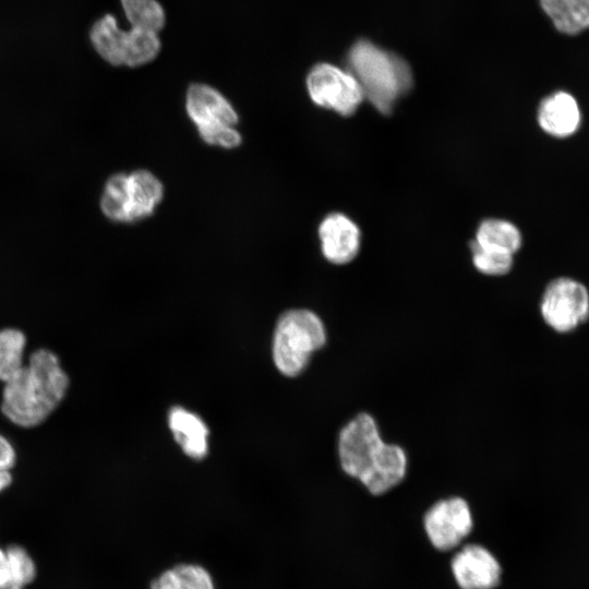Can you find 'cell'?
<instances>
[{
    "instance_id": "obj_1",
    "label": "cell",
    "mask_w": 589,
    "mask_h": 589,
    "mask_svg": "<svg viewBox=\"0 0 589 589\" xmlns=\"http://www.w3.org/2000/svg\"><path fill=\"white\" fill-rule=\"evenodd\" d=\"M337 454L342 472L373 496L390 492L408 473L406 450L382 438L378 423L369 412L357 413L340 429Z\"/></svg>"
},
{
    "instance_id": "obj_2",
    "label": "cell",
    "mask_w": 589,
    "mask_h": 589,
    "mask_svg": "<svg viewBox=\"0 0 589 589\" xmlns=\"http://www.w3.org/2000/svg\"><path fill=\"white\" fill-rule=\"evenodd\" d=\"M70 376L58 354L48 348L29 353L22 366L3 383L0 409L15 426L34 429L61 405Z\"/></svg>"
},
{
    "instance_id": "obj_3",
    "label": "cell",
    "mask_w": 589,
    "mask_h": 589,
    "mask_svg": "<svg viewBox=\"0 0 589 589\" xmlns=\"http://www.w3.org/2000/svg\"><path fill=\"white\" fill-rule=\"evenodd\" d=\"M347 65L364 98L383 115L389 113L396 101L412 85L409 64L401 57L366 39H360L351 46Z\"/></svg>"
},
{
    "instance_id": "obj_4",
    "label": "cell",
    "mask_w": 589,
    "mask_h": 589,
    "mask_svg": "<svg viewBox=\"0 0 589 589\" xmlns=\"http://www.w3.org/2000/svg\"><path fill=\"white\" fill-rule=\"evenodd\" d=\"M326 339L325 325L313 311L296 309L285 312L274 334L273 357L277 369L287 376L299 375Z\"/></svg>"
},
{
    "instance_id": "obj_5",
    "label": "cell",
    "mask_w": 589,
    "mask_h": 589,
    "mask_svg": "<svg viewBox=\"0 0 589 589\" xmlns=\"http://www.w3.org/2000/svg\"><path fill=\"white\" fill-rule=\"evenodd\" d=\"M91 40L98 55L112 65L140 67L155 59L160 50L157 33L136 27L121 29L111 14L93 25Z\"/></svg>"
},
{
    "instance_id": "obj_6",
    "label": "cell",
    "mask_w": 589,
    "mask_h": 589,
    "mask_svg": "<svg viewBox=\"0 0 589 589\" xmlns=\"http://www.w3.org/2000/svg\"><path fill=\"white\" fill-rule=\"evenodd\" d=\"M422 529L429 544L440 553L459 549L474 529L470 503L460 495L442 497L422 516Z\"/></svg>"
},
{
    "instance_id": "obj_7",
    "label": "cell",
    "mask_w": 589,
    "mask_h": 589,
    "mask_svg": "<svg viewBox=\"0 0 589 589\" xmlns=\"http://www.w3.org/2000/svg\"><path fill=\"white\" fill-rule=\"evenodd\" d=\"M540 313L553 330L573 332L589 318V291L574 278H555L543 291Z\"/></svg>"
},
{
    "instance_id": "obj_8",
    "label": "cell",
    "mask_w": 589,
    "mask_h": 589,
    "mask_svg": "<svg viewBox=\"0 0 589 589\" xmlns=\"http://www.w3.org/2000/svg\"><path fill=\"white\" fill-rule=\"evenodd\" d=\"M306 88L312 101L340 116H351L364 99L356 77L329 63L315 64L306 76Z\"/></svg>"
},
{
    "instance_id": "obj_9",
    "label": "cell",
    "mask_w": 589,
    "mask_h": 589,
    "mask_svg": "<svg viewBox=\"0 0 589 589\" xmlns=\"http://www.w3.org/2000/svg\"><path fill=\"white\" fill-rule=\"evenodd\" d=\"M449 572L458 589H496L503 575L496 555L480 543H466L453 553Z\"/></svg>"
},
{
    "instance_id": "obj_10",
    "label": "cell",
    "mask_w": 589,
    "mask_h": 589,
    "mask_svg": "<svg viewBox=\"0 0 589 589\" xmlns=\"http://www.w3.org/2000/svg\"><path fill=\"white\" fill-rule=\"evenodd\" d=\"M318 238L322 253L332 264H348L359 253L360 229L345 214H328L320 224Z\"/></svg>"
},
{
    "instance_id": "obj_11",
    "label": "cell",
    "mask_w": 589,
    "mask_h": 589,
    "mask_svg": "<svg viewBox=\"0 0 589 589\" xmlns=\"http://www.w3.org/2000/svg\"><path fill=\"white\" fill-rule=\"evenodd\" d=\"M185 108L196 128L235 125L238 115L231 104L206 84H192L187 93Z\"/></svg>"
},
{
    "instance_id": "obj_12",
    "label": "cell",
    "mask_w": 589,
    "mask_h": 589,
    "mask_svg": "<svg viewBox=\"0 0 589 589\" xmlns=\"http://www.w3.org/2000/svg\"><path fill=\"white\" fill-rule=\"evenodd\" d=\"M537 119L540 128L549 135L567 137L578 130L581 116L575 97L558 91L541 100Z\"/></svg>"
},
{
    "instance_id": "obj_13",
    "label": "cell",
    "mask_w": 589,
    "mask_h": 589,
    "mask_svg": "<svg viewBox=\"0 0 589 589\" xmlns=\"http://www.w3.org/2000/svg\"><path fill=\"white\" fill-rule=\"evenodd\" d=\"M169 426L189 457L201 459L207 454L208 429L199 416L175 407L169 413Z\"/></svg>"
},
{
    "instance_id": "obj_14",
    "label": "cell",
    "mask_w": 589,
    "mask_h": 589,
    "mask_svg": "<svg viewBox=\"0 0 589 589\" xmlns=\"http://www.w3.org/2000/svg\"><path fill=\"white\" fill-rule=\"evenodd\" d=\"M128 193L132 221L151 215L163 199L161 182L147 170L128 175Z\"/></svg>"
},
{
    "instance_id": "obj_15",
    "label": "cell",
    "mask_w": 589,
    "mask_h": 589,
    "mask_svg": "<svg viewBox=\"0 0 589 589\" xmlns=\"http://www.w3.org/2000/svg\"><path fill=\"white\" fill-rule=\"evenodd\" d=\"M554 27L566 35L589 28V0H540Z\"/></svg>"
},
{
    "instance_id": "obj_16",
    "label": "cell",
    "mask_w": 589,
    "mask_h": 589,
    "mask_svg": "<svg viewBox=\"0 0 589 589\" xmlns=\"http://www.w3.org/2000/svg\"><path fill=\"white\" fill-rule=\"evenodd\" d=\"M472 242L485 250L514 255L520 249L522 238L510 221L489 218L479 225Z\"/></svg>"
},
{
    "instance_id": "obj_17",
    "label": "cell",
    "mask_w": 589,
    "mask_h": 589,
    "mask_svg": "<svg viewBox=\"0 0 589 589\" xmlns=\"http://www.w3.org/2000/svg\"><path fill=\"white\" fill-rule=\"evenodd\" d=\"M149 589H215L211 573L195 563L176 564L158 574Z\"/></svg>"
},
{
    "instance_id": "obj_18",
    "label": "cell",
    "mask_w": 589,
    "mask_h": 589,
    "mask_svg": "<svg viewBox=\"0 0 589 589\" xmlns=\"http://www.w3.org/2000/svg\"><path fill=\"white\" fill-rule=\"evenodd\" d=\"M100 209L108 219L115 223H133L128 193V175L116 173L107 180L100 197Z\"/></svg>"
},
{
    "instance_id": "obj_19",
    "label": "cell",
    "mask_w": 589,
    "mask_h": 589,
    "mask_svg": "<svg viewBox=\"0 0 589 589\" xmlns=\"http://www.w3.org/2000/svg\"><path fill=\"white\" fill-rule=\"evenodd\" d=\"M27 338L15 327L0 329V382L5 383L24 363Z\"/></svg>"
},
{
    "instance_id": "obj_20",
    "label": "cell",
    "mask_w": 589,
    "mask_h": 589,
    "mask_svg": "<svg viewBox=\"0 0 589 589\" xmlns=\"http://www.w3.org/2000/svg\"><path fill=\"white\" fill-rule=\"evenodd\" d=\"M131 27L157 33L164 27L166 15L157 0H121Z\"/></svg>"
},
{
    "instance_id": "obj_21",
    "label": "cell",
    "mask_w": 589,
    "mask_h": 589,
    "mask_svg": "<svg viewBox=\"0 0 589 589\" xmlns=\"http://www.w3.org/2000/svg\"><path fill=\"white\" fill-rule=\"evenodd\" d=\"M470 248L472 252V264L483 275H506L513 267L514 255L479 248L472 241Z\"/></svg>"
},
{
    "instance_id": "obj_22",
    "label": "cell",
    "mask_w": 589,
    "mask_h": 589,
    "mask_svg": "<svg viewBox=\"0 0 589 589\" xmlns=\"http://www.w3.org/2000/svg\"><path fill=\"white\" fill-rule=\"evenodd\" d=\"M13 589H23L36 575L35 564L28 553L20 545H10L5 550Z\"/></svg>"
},
{
    "instance_id": "obj_23",
    "label": "cell",
    "mask_w": 589,
    "mask_h": 589,
    "mask_svg": "<svg viewBox=\"0 0 589 589\" xmlns=\"http://www.w3.org/2000/svg\"><path fill=\"white\" fill-rule=\"evenodd\" d=\"M202 140L211 145L233 148L241 143L240 133L232 125H213L197 129Z\"/></svg>"
},
{
    "instance_id": "obj_24",
    "label": "cell",
    "mask_w": 589,
    "mask_h": 589,
    "mask_svg": "<svg viewBox=\"0 0 589 589\" xmlns=\"http://www.w3.org/2000/svg\"><path fill=\"white\" fill-rule=\"evenodd\" d=\"M16 449L4 434L0 433V468L11 470L16 462Z\"/></svg>"
},
{
    "instance_id": "obj_25",
    "label": "cell",
    "mask_w": 589,
    "mask_h": 589,
    "mask_svg": "<svg viewBox=\"0 0 589 589\" xmlns=\"http://www.w3.org/2000/svg\"><path fill=\"white\" fill-rule=\"evenodd\" d=\"M0 589H13L5 550L0 549Z\"/></svg>"
},
{
    "instance_id": "obj_26",
    "label": "cell",
    "mask_w": 589,
    "mask_h": 589,
    "mask_svg": "<svg viewBox=\"0 0 589 589\" xmlns=\"http://www.w3.org/2000/svg\"><path fill=\"white\" fill-rule=\"evenodd\" d=\"M12 483L11 470L0 468V493Z\"/></svg>"
}]
</instances>
